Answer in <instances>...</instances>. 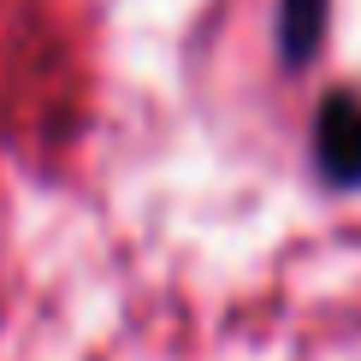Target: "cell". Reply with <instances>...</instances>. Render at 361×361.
<instances>
[{"instance_id": "6da1fadb", "label": "cell", "mask_w": 361, "mask_h": 361, "mask_svg": "<svg viewBox=\"0 0 361 361\" xmlns=\"http://www.w3.org/2000/svg\"><path fill=\"white\" fill-rule=\"evenodd\" d=\"M314 154H320V172L332 184H361V101L355 95H332L314 118Z\"/></svg>"}, {"instance_id": "7a4b0ae2", "label": "cell", "mask_w": 361, "mask_h": 361, "mask_svg": "<svg viewBox=\"0 0 361 361\" xmlns=\"http://www.w3.org/2000/svg\"><path fill=\"white\" fill-rule=\"evenodd\" d=\"M320 24H326V0H284L279 12V54L290 66H308L314 42H320Z\"/></svg>"}]
</instances>
